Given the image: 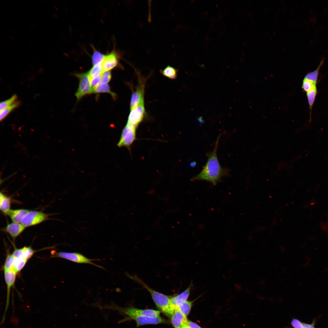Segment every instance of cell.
I'll list each match as a JSON object with an SVG mask.
<instances>
[{"label": "cell", "mask_w": 328, "mask_h": 328, "mask_svg": "<svg viewBox=\"0 0 328 328\" xmlns=\"http://www.w3.org/2000/svg\"><path fill=\"white\" fill-rule=\"evenodd\" d=\"M222 135L220 134L217 137L213 150L207 154V161L204 167L201 172L191 179V181H206L215 185L221 181L223 177L229 175L228 169L221 166L217 155L218 145Z\"/></svg>", "instance_id": "obj_1"}, {"label": "cell", "mask_w": 328, "mask_h": 328, "mask_svg": "<svg viewBox=\"0 0 328 328\" xmlns=\"http://www.w3.org/2000/svg\"><path fill=\"white\" fill-rule=\"evenodd\" d=\"M135 281L149 292L155 305L160 311L171 318L176 308V307L171 303V297L154 290L138 277L136 278Z\"/></svg>", "instance_id": "obj_2"}, {"label": "cell", "mask_w": 328, "mask_h": 328, "mask_svg": "<svg viewBox=\"0 0 328 328\" xmlns=\"http://www.w3.org/2000/svg\"><path fill=\"white\" fill-rule=\"evenodd\" d=\"M104 307L105 309L119 311L128 317V318L120 321L119 323L124 322L126 319L134 316H160V311L152 309H140L133 307H122L112 303L109 305H106Z\"/></svg>", "instance_id": "obj_3"}, {"label": "cell", "mask_w": 328, "mask_h": 328, "mask_svg": "<svg viewBox=\"0 0 328 328\" xmlns=\"http://www.w3.org/2000/svg\"><path fill=\"white\" fill-rule=\"evenodd\" d=\"M53 257L62 258L78 264H90L100 268L104 269L101 266L93 262V261H97V259L88 258L78 252L64 251L56 252L53 255Z\"/></svg>", "instance_id": "obj_4"}, {"label": "cell", "mask_w": 328, "mask_h": 328, "mask_svg": "<svg viewBox=\"0 0 328 328\" xmlns=\"http://www.w3.org/2000/svg\"><path fill=\"white\" fill-rule=\"evenodd\" d=\"M75 76L79 80L78 88L75 95L77 101L86 95L94 93L92 87L91 78L87 73H76Z\"/></svg>", "instance_id": "obj_5"}, {"label": "cell", "mask_w": 328, "mask_h": 328, "mask_svg": "<svg viewBox=\"0 0 328 328\" xmlns=\"http://www.w3.org/2000/svg\"><path fill=\"white\" fill-rule=\"evenodd\" d=\"M146 111L144 102L130 109L127 125L137 128L145 116Z\"/></svg>", "instance_id": "obj_6"}, {"label": "cell", "mask_w": 328, "mask_h": 328, "mask_svg": "<svg viewBox=\"0 0 328 328\" xmlns=\"http://www.w3.org/2000/svg\"><path fill=\"white\" fill-rule=\"evenodd\" d=\"M137 128L126 124L122 130L120 139L117 143L119 147H125L131 153V146L136 140Z\"/></svg>", "instance_id": "obj_7"}, {"label": "cell", "mask_w": 328, "mask_h": 328, "mask_svg": "<svg viewBox=\"0 0 328 328\" xmlns=\"http://www.w3.org/2000/svg\"><path fill=\"white\" fill-rule=\"evenodd\" d=\"M138 84L131 97L130 109L144 102V95L146 79L142 77L138 73L137 74Z\"/></svg>", "instance_id": "obj_8"}, {"label": "cell", "mask_w": 328, "mask_h": 328, "mask_svg": "<svg viewBox=\"0 0 328 328\" xmlns=\"http://www.w3.org/2000/svg\"><path fill=\"white\" fill-rule=\"evenodd\" d=\"M49 215L41 211H29L22 218L21 223L26 227L35 225L47 220Z\"/></svg>", "instance_id": "obj_9"}, {"label": "cell", "mask_w": 328, "mask_h": 328, "mask_svg": "<svg viewBox=\"0 0 328 328\" xmlns=\"http://www.w3.org/2000/svg\"><path fill=\"white\" fill-rule=\"evenodd\" d=\"M120 58V56L119 53L115 51L107 54L104 55L101 63L103 72L110 71L119 66Z\"/></svg>", "instance_id": "obj_10"}, {"label": "cell", "mask_w": 328, "mask_h": 328, "mask_svg": "<svg viewBox=\"0 0 328 328\" xmlns=\"http://www.w3.org/2000/svg\"><path fill=\"white\" fill-rule=\"evenodd\" d=\"M17 274L13 270L4 271L5 280L7 288V293L6 308L3 317L8 308L11 290L14 285Z\"/></svg>", "instance_id": "obj_11"}, {"label": "cell", "mask_w": 328, "mask_h": 328, "mask_svg": "<svg viewBox=\"0 0 328 328\" xmlns=\"http://www.w3.org/2000/svg\"><path fill=\"white\" fill-rule=\"evenodd\" d=\"M128 319L134 320L135 321L138 326L147 324H156L159 323H166V321L162 317H150L146 316H134Z\"/></svg>", "instance_id": "obj_12"}, {"label": "cell", "mask_w": 328, "mask_h": 328, "mask_svg": "<svg viewBox=\"0 0 328 328\" xmlns=\"http://www.w3.org/2000/svg\"><path fill=\"white\" fill-rule=\"evenodd\" d=\"M35 252L30 247L25 246L20 248L15 249L12 254L15 259H25L28 261Z\"/></svg>", "instance_id": "obj_13"}, {"label": "cell", "mask_w": 328, "mask_h": 328, "mask_svg": "<svg viewBox=\"0 0 328 328\" xmlns=\"http://www.w3.org/2000/svg\"><path fill=\"white\" fill-rule=\"evenodd\" d=\"M26 227L21 223L13 222L8 224L3 231L8 233L12 238H15L25 230Z\"/></svg>", "instance_id": "obj_14"}, {"label": "cell", "mask_w": 328, "mask_h": 328, "mask_svg": "<svg viewBox=\"0 0 328 328\" xmlns=\"http://www.w3.org/2000/svg\"><path fill=\"white\" fill-rule=\"evenodd\" d=\"M187 317L183 314L176 307L171 319L172 324L174 328H181L184 324L187 323Z\"/></svg>", "instance_id": "obj_15"}, {"label": "cell", "mask_w": 328, "mask_h": 328, "mask_svg": "<svg viewBox=\"0 0 328 328\" xmlns=\"http://www.w3.org/2000/svg\"><path fill=\"white\" fill-rule=\"evenodd\" d=\"M29 211L24 209L10 210L7 215L10 217L13 222L19 223L21 222L22 218Z\"/></svg>", "instance_id": "obj_16"}, {"label": "cell", "mask_w": 328, "mask_h": 328, "mask_svg": "<svg viewBox=\"0 0 328 328\" xmlns=\"http://www.w3.org/2000/svg\"><path fill=\"white\" fill-rule=\"evenodd\" d=\"M0 196V209L3 213L7 215L10 210V199L1 192Z\"/></svg>", "instance_id": "obj_17"}, {"label": "cell", "mask_w": 328, "mask_h": 328, "mask_svg": "<svg viewBox=\"0 0 328 328\" xmlns=\"http://www.w3.org/2000/svg\"><path fill=\"white\" fill-rule=\"evenodd\" d=\"M178 70L176 68L170 65L164 69L160 70V73L164 77L171 80L176 79L177 76Z\"/></svg>", "instance_id": "obj_18"}, {"label": "cell", "mask_w": 328, "mask_h": 328, "mask_svg": "<svg viewBox=\"0 0 328 328\" xmlns=\"http://www.w3.org/2000/svg\"><path fill=\"white\" fill-rule=\"evenodd\" d=\"M324 61L325 58L324 57H323L316 69L307 73L305 76L304 79L312 82L317 83L319 71L321 67L323 65Z\"/></svg>", "instance_id": "obj_19"}, {"label": "cell", "mask_w": 328, "mask_h": 328, "mask_svg": "<svg viewBox=\"0 0 328 328\" xmlns=\"http://www.w3.org/2000/svg\"><path fill=\"white\" fill-rule=\"evenodd\" d=\"M94 93H106L109 94L114 100L117 97V94L112 92L108 85L107 84L101 83L93 89Z\"/></svg>", "instance_id": "obj_20"}, {"label": "cell", "mask_w": 328, "mask_h": 328, "mask_svg": "<svg viewBox=\"0 0 328 328\" xmlns=\"http://www.w3.org/2000/svg\"><path fill=\"white\" fill-rule=\"evenodd\" d=\"M190 289L191 286L190 285L180 294L171 297V301L179 300L184 302L187 301L190 295Z\"/></svg>", "instance_id": "obj_21"}, {"label": "cell", "mask_w": 328, "mask_h": 328, "mask_svg": "<svg viewBox=\"0 0 328 328\" xmlns=\"http://www.w3.org/2000/svg\"><path fill=\"white\" fill-rule=\"evenodd\" d=\"M15 259L12 255L8 253L4 264L3 266L4 271L13 270L15 263Z\"/></svg>", "instance_id": "obj_22"}, {"label": "cell", "mask_w": 328, "mask_h": 328, "mask_svg": "<svg viewBox=\"0 0 328 328\" xmlns=\"http://www.w3.org/2000/svg\"><path fill=\"white\" fill-rule=\"evenodd\" d=\"M317 93V87L306 93V96L309 105V108L310 110V118L311 116L312 108L314 104L316 96Z\"/></svg>", "instance_id": "obj_23"}, {"label": "cell", "mask_w": 328, "mask_h": 328, "mask_svg": "<svg viewBox=\"0 0 328 328\" xmlns=\"http://www.w3.org/2000/svg\"><path fill=\"white\" fill-rule=\"evenodd\" d=\"M192 305L191 301H186L183 302L176 307L185 316H187L191 310Z\"/></svg>", "instance_id": "obj_24"}, {"label": "cell", "mask_w": 328, "mask_h": 328, "mask_svg": "<svg viewBox=\"0 0 328 328\" xmlns=\"http://www.w3.org/2000/svg\"><path fill=\"white\" fill-rule=\"evenodd\" d=\"M103 72L101 64L93 65L87 73L91 78L101 75Z\"/></svg>", "instance_id": "obj_25"}, {"label": "cell", "mask_w": 328, "mask_h": 328, "mask_svg": "<svg viewBox=\"0 0 328 328\" xmlns=\"http://www.w3.org/2000/svg\"><path fill=\"white\" fill-rule=\"evenodd\" d=\"M19 104V101L15 102L1 111L0 113V121H1L3 120L12 111L18 107Z\"/></svg>", "instance_id": "obj_26"}, {"label": "cell", "mask_w": 328, "mask_h": 328, "mask_svg": "<svg viewBox=\"0 0 328 328\" xmlns=\"http://www.w3.org/2000/svg\"><path fill=\"white\" fill-rule=\"evenodd\" d=\"M317 83L312 82L306 80H303L302 88L304 92H307L316 88Z\"/></svg>", "instance_id": "obj_27"}, {"label": "cell", "mask_w": 328, "mask_h": 328, "mask_svg": "<svg viewBox=\"0 0 328 328\" xmlns=\"http://www.w3.org/2000/svg\"><path fill=\"white\" fill-rule=\"evenodd\" d=\"M104 55L97 51H95L93 53L92 57V61L93 65L101 64L104 57Z\"/></svg>", "instance_id": "obj_28"}, {"label": "cell", "mask_w": 328, "mask_h": 328, "mask_svg": "<svg viewBox=\"0 0 328 328\" xmlns=\"http://www.w3.org/2000/svg\"><path fill=\"white\" fill-rule=\"evenodd\" d=\"M28 260L25 259H15L13 270L17 273L24 267Z\"/></svg>", "instance_id": "obj_29"}, {"label": "cell", "mask_w": 328, "mask_h": 328, "mask_svg": "<svg viewBox=\"0 0 328 328\" xmlns=\"http://www.w3.org/2000/svg\"><path fill=\"white\" fill-rule=\"evenodd\" d=\"M17 98V95L16 94H14L8 100L1 102L0 104V112L15 102Z\"/></svg>", "instance_id": "obj_30"}, {"label": "cell", "mask_w": 328, "mask_h": 328, "mask_svg": "<svg viewBox=\"0 0 328 328\" xmlns=\"http://www.w3.org/2000/svg\"><path fill=\"white\" fill-rule=\"evenodd\" d=\"M101 83L107 84L111 80V74L110 71L103 72L101 75Z\"/></svg>", "instance_id": "obj_31"}, {"label": "cell", "mask_w": 328, "mask_h": 328, "mask_svg": "<svg viewBox=\"0 0 328 328\" xmlns=\"http://www.w3.org/2000/svg\"><path fill=\"white\" fill-rule=\"evenodd\" d=\"M101 81V75L91 78V86L93 89L99 85Z\"/></svg>", "instance_id": "obj_32"}, {"label": "cell", "mask_w": 328, "mask_h": 328, "mask_svg": "<svg viewBox=\"0 0 328 328\" xmlns=\"http://www.w3.org/2000/svg\"><path fill=\"white\" fill-rule=\"evenodd\" d=\"M291 323L294 328H304L302 323L297 319H293L291 321Z\"/></svg>", "instance_id": "obj_33"}, {"label": "cell", "mask_w": 328, "mask_h": 328, "mask_svg": "<svg viewBox=\"0 0 328 328\" xmlns=\"http://www.w3.org/2000/svg\"><path fill=\"white\" fill-rule=\"evenodd\" d=\"M187 325L189 328H202L198 324L190 320H188Z\"/></svg>", "instance_id": "obj_34"}, {"label": "cell", "mask_w": 328, "mask_h": 328, "mask_svg": "<svg viewBox=\"0 0 328 328\" xmlns=\"http://www.w3.org/2000/svg\"><path fill=\"white\" fill-rule=\"evenodd\" d=\"M302 324L304 328H315L314 326V322L311 324H308L305 323H302Z\"/></svg>", "instance_id": "obj_35"}, {"label": "cell", "mask_w": 328, "mask_h": 328, "mask_svg": "<svg viewBox=\"0 0 328 328\" xmlns=\"http://www.w3.org/2000/svg\"><path fill=\"white\" fill-rule=\"evenodd\" d=\"M181 328H189V326L187 325V323L186 324H184V325H183L182 326Z\"/></svg>", "instance_id": "obj_36"}]
</instances>
